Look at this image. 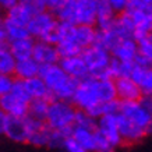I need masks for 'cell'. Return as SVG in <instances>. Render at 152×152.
Instances as JSON below:
<instances>
[{
	"label": "cell",
	"mask_w": 152,
	"mask_h": 152,
	"mask_svg": "<svg viewBox=\"0 0 152 152\" xmlns=\"http://www.w3.org/2000/svg\"><path fill=\"white\" fill-rule=\"evenodd\" d=\"M39 75L45 80L49 91L53 94L55 99L71 101L78 87V80L70 77L59 63L53 64H41Z\"/></svg>",
	"instance_id": "6da1fadb"
},
{
	"label": "cell",
	"mask_w": 152,
	"mask_h": 152,
	"mask_svg": "<svg viewBox=\"0 0 152 152\" xmlns=\"http://www.w3.org/2000/svg\"><path fill=\"white\" fill-rule=\"evenodd\" d=\"M57 20L70 21L80 25L88 24L96 27L98 3L96 0H71L61 9L55 11Z\"/></svg>",
	"instance_id": "7a4b0ae2"
},
{
	"label": "cell",
	"mask_w": 152,
	"mask_h": 152,
	"mask_svg": "<svg viewBox=\"0 0 152 152\" xmlns=\"http://www.w3.org/2000/svg\"><path fill=\"white\" fill-rule=\"evenodd\" d=\"M75 113H77V107L71 101L56 99L49 105V112L45 121L50 129L61 130L67 126L74 124Z\"/></svg>",
	"instance_id": "3957f363"
},
{
	"label": "cell",
	"mask_w": 152,
	"mask_h": 152,
	"mask_svg": "<svg viewBox=\"0 0 152 152\" xmlns=\"http://www.w3.org/2000/svg\"><path fill=\"white\" fill-rule=\"evenodd\" d=\"M84 61L87 63L89 74L95 78H110L107 74V66L112 60V52L106 50L101 46L91 45L85 48L81 53Z\"/></svg>",
	"instance_id": "277c9868"
},
{
	"label": "cell",
	"mask_w": 152,
	"mask_h": 152,
	"mask_svg": "<svg viewBox=\"0 0 152 152\" xmlns=\"http://www.w3.org/2000/svg\"><path fill=\"white\" fill-rule=\"evenodd\" d=\"M71 102L75 105L77 109H84V110H87L89 107H92L94 105L102 102L99 78L89 75L88 78L80 81Z\"/></svg>",
	"instance_id": "5b68a950"
},
{
	"label": "cell",
	"mask_w": 152,
	"mask_h": 152,
	"mask_svg": "<svg viewBox=\"0 0 152 152\" xmlns=\"http://www.w3.org/2000/svg\"><path fill=\"white\" fill-rule=\"evenodd\" d=\"M0 131L14 142H28L29 130L27 124V116H14L6 112L0 113Z\"/></svg>",
	"instance_id": "8992f818"
},
{
	"label": "cell",
	"mask_w": 152,
	"mask_h": 152,
	"mask_svg": "<svg viewBox=\"0 0 152 152\" xmlns=\"http://www.w3.org/2000/svg\"><path fill=\"white\" fill-rule=\"evenodd\" d=\"M57 23H59V20L56 17V14L52 10L48 9L34 14V17L28 23L27 28L29 31V35L32 38L42 39L57 27Z\"/></svg>",
	"instance_id": "52a82bcc"
},
{
	"label": "cell",
	"mask_w": 152,
	"mask_h": 152,
	"mask_svg": "<svg viewBox=\"0 0 152 152\" xmlns=\"http://www.w3.org/2000/svg\"><path fill=\"white\" fill-rule=\"evenodd\" d=\"M120 113H123L127 119H130L135 124H138L140 127H144V129L152 120V113L141 101L121 102Z\"/></svg>",
	"instance_id": "ba28073f"
},
{
	"label": "cell",
	"mask_w": 152,
	"mask_h": 152,
	"mask_svg": "<svg viewBox=\"0 0 152 152\" xmlns=\"http://www.w3.org/2000/svg\"><path fill=\"white\" fill-rule=\"evenodd\" d=\"M117 120H119V130L123 138V144L131 145V144H137L147 135L145 129L140 127L138 124H135L134 121L127 119L123 113H117Z\"/></svg>",
	"instance_id": "9c48e42d"
},
{
	"label": "cell",
	"mask_w": 152,
	"mask_h": 152,
	"mask_svg": "<svg viewBox=\"0 0 152 152\" xmlns=\"http://www.w3.org/2000/svg\"><path fill=\"white\" fill-rule=\"evenodd\" d=\"M96 129L105 134L115 148L123 145V138H121V134H120V130H119L117 113H109V115L99 117Z\"/></svg>",
	"instance_id": "30bf717a"
},
{
	"label": "cell",
	"mask_w": 152,
	"mask_h": 152,
	"mask_svg": "<svg viewBox=\"0 0 152 152\" xmlns=\"http://www.w3.org/2000/svg\"><path fill=\"white\" fill-rule=\"evenodd\" d=\"M115 84L117 91V99L121 102L141 101V98L144 96L141 87L131 77H119L115 80Z\"/></svg>",
	"instance_id": "8fae6325"
},
{
	"label": "cell",
	"mask_w": 152,
	"mask_h": 152,
	"mask_svg": "<svg viewBox=\"0 0 152 152\" xmlns=\"http://www.w3.org/2000/svg\"><path fill=\"white\" fill-rule=\"evenodd\" d=\"M31 37L29 31H28L27 25H21V24L15 23L9 17L1 20V25H0V43H11L18 39Z\"/></svg>",
	"instance_id": "7c38bea8"
},
{
	"label": "cell",
	"mask_w": 152,
	"mask_h": 152,
	"mask_svg": "<svg viewBox=\"0 0 152 152\" xmlns=\"http://www.w3.org/2000/svg\"><path fill=\"white\" fill-rule=\"evenodd\" d=\"M134 21H135V32L134 39H142L152 32V10H140V9H127Z\"/></svg>",
	"instance_id": "4fadbf2b"
},
{
	"label": "cell",
	"mask_w": 152,
	"mask_h": 152,
	"mask_svg": "<svg viewBox=\"0 0 152 152\" xmlns=\"http://www.w3.org/2000/svg\"><path fill=\"white\" fill-rule=\"evenodd\" d=\"M59 64L64 69V71L69 74L70 77L83 81V80L88 78L89 74V69H88L87 63L84 61L83 56H73V57H63L60 59Z\"/></svg>",
	"instance_id": "5bb4252c"
},
{
	"label": "cell",
	"mask_w": 152,
	"mask_h": 152,
	"mask_svg": "<svg viewBox=\"0 0 152 152\" xmlns=\"http://www.w3.org/2000/svg\"><path fill=\"white\" fill-rule=\"evenodd\" d=\"M32 57L39 64H53L60 61V55L56 45H52L49 42L41 41V39L35 41Z\"/></svg>",
	"instance_id": "9a60e30c"
},
{
	"label": "cell",
	"mask_w": 152,
	"mask_h": 152,
	"mask_svg": "<svg viewBox=\"0 0 152 152\" xmlns=\"http://www.w3.org/2000/svg\"><path fill=\"white\" fill-rule=\"evenodd\" d=\"M0 109L9 115L14 116H27L29 110V102L23 101L21 98L15 96L14 94H4L0 95Z\"/></svg>",
	"instance_id": "2e32d148"
},
{
	"label": "cell",
	"mask_w": 152,
	"mask_h": 152,
	"mask_svg": "<svg viewBox=\"0 0 152 152\" xmlns=\"http://www.w3.org/2000/svg\"><path fill=\"white\" fill-rule=\"evenodd\" d=\"M138 55V42L134 38H124L112 50V56L121 61H134Z\"/></svg>",
	"instance_id": "e0dca14e"
},
{
	"label": "cell",
	"mask_w": 152,
	"mask_h": 152,
	"mask_svg": "<svg viewBox=\"0 0 152 152\" xmlns=\"http://www.w3.org/2000/svg\"><path fill=\"white\" fill-rule=\"evenodd\" d=\"M25 83V87H27L28 92L31 95V98H46L49 102H53L56 101L53 94L49 91L45 80L42 78L41 75H37V77H32V78H28V80H24Z\"/></svg>",
	"instance_id": "ac0fdd59"
},
{
	"label": "cell",
	"mask_w": 152,
	"mask_h": 152,
	"mask_svg": "<svg viewBox=\"0 0 152 152\" xmlns=\"http://www.w3.org/2000/svg\"><path fill=\"white\" fill-rule=\"evenodd\" d=\"M131 78L141 87L145 96H152V67H141L134 63Z\"/></svg>",
	"instance_id": "d6986e66"
},
{
	"label": "cell",
	"mask_w": 152,
	"mask_h": 152,
	"mask_svg": "<svg viewBox=\"0 0 152 152\" xmlns=\"http://www.w3.org/2000/svg\"><path fill=\"white\" fill-rule=\"evenodd\" d=\"M112 28H113L123 39H124V38H134V32H135V21H134L133 15L126 10V11L120 13L119 15L116 17L115 25Z\"/></svg>",
	"instance_id": "ffe728a7"
},
{
	"label": "cell",
	"mask_w": 152,
	"mask_h": 152,
	"mask_svg": "<svg viewBox=\"0 0 152 152\" xmlns=\"http://www.w3.org/2000/svg\"><path fill=\"white\" fill-rule=\"evenodd\" d=\"M39 67H41V64H39L34 57L17 60V66H15V73H14V75L20 80L32 78V77L39 75Z\"/></svg>",
	"instance_id": "44dd1931"
},
{
	"label": "cell",
	"mask_w": 152,
	"mask_h": 152,
	"mask_svg": "<svg viewBox=\"0 0 152 152\" xmlns=\"http://www.w3.org/2000/svg\"><path fill=\"white\" fill-rule=\"evenodd\" d=\"M35 38L28 37L24 39H18V41H14L10 43V50L15 56L17 60H23V59H29L32 57L34 53V45H35Z\"/></svg>",
	"instance_id": "7402d4cb"
},
{
	"label": "cell",
	"mask_w": 152,
	"mask_h": 152,
	"mask_svg": "<svg viewBox=\"0 0 152 152\" xmlns=\"http://www.w3.org/2000/svg\"><path fill=\"white\" fill-rule=\"evenodd\" d=\"M121 39H123V38L120 37L113 28H110V29H98L94 45L101 46V48H103V49H106V50L112 52Z\"/></svg>",
	"instance_id": "603a6c76"
},
{
	"label": "cell",
	"mask_w": 152,
	"mask_h": 152,
	"mask_svg": "<svg viewBox=\"0 0 152 152\" xmlns=\"http://www.w3.org/2000/svg\"><path fill=\"white\" fill-rule=\"evenodd\" d=\"M96 31L98 28H95V25H88V24H80L75 28V42L85 48L94 45L95 38H96Z\"/></svg>",
	"instance_id": "cb8c5ba5"
},
{
	"label": "cell",
	"mask_w": 152,
	"mask_h": 152,
	"mask_svg": "<svg viewBox=\"0 0 152 152\" xmlns=\"http://www.w3.org/2000/svg\"><path fill=\"white\" fill-rule=\"evenodd\" d=\"M73 137L83 145L85 152L96 151V145H95V130L85 129V127H75L74 126Z\"/></svg>",
	"instance_id": "d4e9b609"
},
{
	"label": "cell",
	"mask_w": 152,
	"mask_h": 152,
	"mask_svg": "<svg viewBox=\"0 0 152 152\" xmlns=\"http://www.w3.org/2000/svg\"><path fill=\"white\" fill-rule=\"evenodd\" d=\"M6 17H9L10 20H13V21L21 24V25H28V23L34 17V13L28 6H25L24 3L20 1L18 4H15L14 7L7 10V15Z\"/></svg>",
	"instance_id": "484cf974"
},
{
	"label": "cell",
	"mask_w": 152,
	"mask_h": 152,
	"mask_svg": "<svg viewBox=\"0 0 152 152\" xmlns=\"http://www.w3.org/2000/svg\"><path fill=\"white\" fill-rule=\"evenodd\" d=\"M50 134H52V129L48 126V123H45V126H42L41 129L35 130V131H32V133L29 134L28 144L32 145V147H38V148L49 147Z\"/></svg>",
	"instance_id": "4316f807"
},
{
	"label": "cell",
	"mask_w": 152,
	"mask_h": 152,
	"mask_svg": "<svg viewBox=\"0 0 152 152\" xmlns=\"http://www.w3.org/2000/svg\"><path fill=\"white\" fill-rule=\"evenodd\" d=\"M56 48H57V52H59V55H60V59L80 56L84 50V48L81 45H78L75 41H73V39H61L56 45Z\"/></svg>",
	"instance_id": "83f0119b"
},
{
	"label": "cell",
	"mask_w": 152,
	"mask_h": 152,
	"mask_svg": "<svg viewBox=\"0 0 152 152\" xmlns=\"http://www.w3.org/2000/svg\"><path fill=\"white\" fill-rule=\"evenodd\" d=\"M49 105H50V102L48 101L46 98H34L29 102L28 115H31L32 117H37V119L46 120L48 112H49Z\"/></svg>",
	"instance_id": "f1b7e54d"
},
{
	"label": "cell",
	"mask_w": 152,
	"mask_h": 152,
	"mask_svg": "<svg viewBox=\"0 0 152 152\" xmlns=\"http://www.w3.org/2000/svg\"><path fill=\"white\" fill-rule=\"evenodd\" d=\"M17 59L10 49H0V74L15 73Z\"/></svg>",
	"instance_id": "f546056e"
},
{
	"label": "cell",
	"mask_w": 152,
	"mask_h": 152,
	"mask_svg": "<svg viewBox=\"0 0 152 152\" xmlns=\"http://www.w3.org/2000/svg\"><path fill=\"white\" fill-rule=\"evenodd\" d=\"M74 126L75 127H85V129L95 130L98 127V120L89 115L84 109H77L75 119H74Z\"/></svg>",
	"instance_id": "4dcf8cb0"
},
{
	"label": "cell",
	"mask_w": 152,
	"mask_h": 152,
	"mask_svg": "<svg viewBox=\"0 0 152 152\" xmlns=\"http://www.w3.org/2000/svg\"><path fill=\"white\" fill-rule=\"evenodd\" d=\"M95 145H96V151L99 152H110L115 149L109 138L98 129H95Z\"/></svg>",
	"instance_id": "1f68e13d"
},
{
	"label": "cell",
	"mask_w": 152,
	"mask_h": 152,
	"mask_svg": "<svg viewBox=\"0 0 152 152\" xmlns=\"http://www.w3.org/2000/svg\"><path fill=\"white\" fill-rule=\"evenodd\" d=\"M17 77L14 74H1L0 75V95L10 94L13 91Z\"/></svg>",
	"instance_id": "d6a6232c"
},
{
	"label": "cell",
	"mask_w": 152,
	"mask_h": 152,
	"mask_svg": "<svg viewBox=\"0 0 152 152\" xmlns=\"http://www.w3.org/2000/svg\"><path fill=\"white\" fill-rule=\"evenodd\" d=\"M11 94H14L15 96L21 98V99L25 102H31V99H32L31 95H29V92H28L27 87H25L24 80H20V78L15 80V84H14V88H13V91H11Z\"/></svg>",
	"instance_id": "836d02e7"
},
{
	"label": "cell",
	"mask_w": 152,
	"mask_h": 152,
	"mask_svg": "<svg viewBox=\"0 0 152 152\" xmlns=\"http://www.w3.org/2000/svg\"><path fill=\"white\" fill-rule=\"evenodd\" d=\"M66 138H67V137H66L60 130L52 129L50 140H49V148H50V149H63Z\"/></svg>",
	"instance_id": "e575fe53"
},
{
	"label": "cell",
	"mask_w": 152,
	"mask_h": 152,
	"mask_svg": "<svg viewBox=\"0 0 152 152\" xmlns=\"http://www.w3.org/2000/svg\"><path fill=\"white\" fill-rule=\"evenodd\" d=\"M138 52L141 55L147 56L148 59L152 61V41L149 39V35L142 39H138Z\"/></svg>",
	"instance_id": "d590c367"
},
{
	"label": "cell",
	"mask_w": 152,
	"mask_h": 152,
	"mask_svg": "<svg viewBox=\"0 0 152 152\" xmlns=\"http://www.w3.org/2000/svg\"><path fill=\"white\" fill-rule=\"evenodd\" d=\"M21 3H24L25 6H28L29 9L32 10L34 14L48 10V3L46 0H21Z\"/></svg>",
	"instance_id": "8d00e7d4"
},
{
	"label": "cell",
	"mask_w": 152,
	"mask_h": 152,
	"mask_svg": "<svg viewBox=\"0 0 152 152\" xmlns=\"http://www.w3.org/2000/svg\"><path fill=\"white\" fill-rule=\"evenodd\" d=\"M63 149L67 152H85V149L83 148V145L74 138L73 135L71 137H67L64 140V145H63Z\"/></svg>",
	"instance_id": "74e56055"
},
{
	"label": "cell",
	"mask_w": 152,
	"mask_h": 152,
	"mask_svg": "<svg viewBox=\"0 0 152 152\" xmlns=\"http://www.w3.org/2000/svg\"><path fill=\"white\" fill-rule=\"evenodd\" d=\"M127 9L152 10V0H129V7Z\"/></svg>",
	"instance_id": "f35d334b"
},
{
	"label": "cell",
	"mask_w": 152,
	"mask_h": 152,
	"mask_svg": "<svg viewBox=\"0 0 152 152\" xmlns=\"http://www.w3.org/2000/svg\"><path fill=\"white\" fill-rule=\"evenodd\" d=\"M107 1L110 3V6L117 14L126 11L129 7V0H107Z\"/></svg>",
	"instance_id": "ab89813d"
},
{
	"label": "cell",
	"mask_w": 152,
	"mask_h": 152,
	"mask_svg": "<svg viewBox=\"0 0 152 152\" xmlns=\"http://www.w3.org/2000/svg\"><path fill=\"white\" fill-rule=\"evenodd\" d=\"M71 0H48V9L52 10L53 13L57 11L59 9H61L63 6H66L67 3H70Z\"/></svg>",
	"instance_id": "60d3db41"
},
{
	"label": "cell",
	"mask_w": 152,
	"mask_h": 152,
	"mask_svg": "<svg viewBox=\"0 0 152 152\" xmlns=\"http://www.w3.org/2000/svg\"><path fill=\"white\" fill-rule=\"evenodd\" d=\"M134 63L135 64L141 66V67H152V61L149 59H148L147 56L141 55L138 52V55H137V57H135V60H134Z\"/></svg>",
	"instance_id": "b9f144b4"
},
{
	"label": "cell",
	"mask_w": 152,
	"mask_h": 152,
	"mask_svg": "<svg viewBox=\"0 0 152 152\" xmlns=\"http://www.w3.org/2000/svg\"><path fill=\"white\" fill-rule=\"evenodd\" d=\"M21 0H0V4H1V7L6 10L11 9V7H14L15 4H18Z\"/></svg>",
	"instance_id": "7bdbcfd3"
},
{
	"label": "cell",
	"mask_w": 152,
	"mask_h": 152,
	"mask_svg": "<svg viewBox=\"0 0 152 152\" xmlns=\"http://www.w3.org/2000/svg\"><path fill=\"white\" fill-rule=\"evenodd\" d=\"M141 102L147 106L148 109H149V112L152 113V96H145V95H144V96L141 98Z\"/></svg>",
	"instance_id": "ee69618b"
},
{
	"label": "cell",
	"mask_w": 152,
	"mask_h": 152,
	"mask_svg": "<svg viewBox=\"0 0 152 152\" xmlns=\"http://www.w3.org/2000/svg\"><path fill=\"white\" fill-rule=\"evenodd\" d=\"M145 133L147 134H149V135H152V120L148 123V126L145 127Z\"/></svg>",
	"instance_id": "f6af8a7d"
},
{
	"label": "cell",
	"mask_w": 152,
	"mask_h": 152,
	"mask_svg": "<svg viewBox=\"0 0 152 152\" xmlns=\"http://www.w3.org/2000/svg\"><path fill=\"white\" fill-rule=\"evenodd\" d=\"M149 39H151V41H152V32L149 34Z\"/></svg>",
	"instance_id": "bcb514c9"
},
{
	"label": "cell",
	"mask_w": 152,
	"mask_h": 152,
	"mask_svg": "<svg viewBox=\"0 0 152 152\" xmlns=\"http://www.w3.org/2000/svg\"><path fill=\"white\" fill-rule=\"evenodd\" d=\"M46 3H48V0H46Z\"/></svg>",
	"instance_id": "7dc6e473"
}]
</instances>
